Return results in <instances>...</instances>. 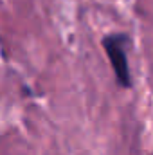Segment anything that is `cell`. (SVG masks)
<instances>
[{
    "label": "cell",
    "instance_id": "1",
    "mask_svg": "<svg viewBox=\"0 0 153 155\" xmlns=\"http://www.w3.org/2000/svg\"><path fill=\"white\" fill-rule=\"evenodd\" d=\"M103 49L110 60V65L114 69V74L117 83L122 88L132 87V76H130V67H128V58H126V45L128 38L124 35H108L103 38Z\"/></svg>",
    "mask_w": 153,
    "mask_h": 155
}]
</instances>
